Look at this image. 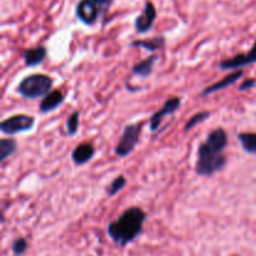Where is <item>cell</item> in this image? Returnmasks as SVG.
I'll use <instances>...</instances> for the list:
<instances>
[{"label":"cell","instance_id":"obj_1","mask_svg":"<svg viewBox=\"0 0 256 256\" xmlns=\"http://www.w3.org/2000/svg\"><path fill=\"white\" fill-rule=\"evenodd\" d=\"M228 144V132L222 128H216L210 132L205 142H202L198 149L195 172L199 176L210 178L222 172L228 162L226 155L224 154Z\"/></svg>","mask_w":256,"mask_h":256},{"label":"cell","instance_id":"obj_2","mask_svg":"<svg viewBox=\"0 0 256 256\" xmlns=\"http://www.w3.org/2000/svg\"><path fill=\"white\" fill-rule=\"evenodd\" d=\"M146 212L138 206L128 208L114 222L108 225V234L110 239L122 246L134 242L142 232Z\"/></svg>","mask_w":256,"mask_h":256},{"label":"cell","instance_id":"obj_3","mask_svg":"<svg viewBox=\"0 0 256 256\" xmlns=\"http://www.w3.org/2000/svg\"><path fill=\"white\" fill-rule=\"evenodd\" d=\"M54 79L45 74H32L25 76L18 85L16 92L25 99L35 100L45 98L52 92Z\"/></svg>","mask_w":256,"mask_h":256},{"label":"cell","instance_id":"obj_4","mask_svg":"<svg viewBox=\"0 0 256 256\" xmlns=\"http://www.w3.org/2000/svg\"><path fill=\"white\" fill-rule=\"evenodd\" d=\"M142 128H144V122H132V124H128L122 130V134L120 136L119 142H118L116 146H115V155L122 159L129 156L136 145L139 144L140 135H142Z\"/></svg>","mask_w":256,"mask_h":256},{"label":"cell","instance_id":"obj_5","mask_svg":"<svg viewBox=\"0 0 256 256\" xmlns=\"http://www.w3.org/2000/svg\"><path fill=\"white\" fill-rule=\"evenodd\" d=\"M35 126V118L26 114H16L6 118L0 122V130L4 135H12L28 132Z\"/></svg>","mask_w":256,"mask_h":256},{"label":"cell","instance_id":"obj_6","mask_svg":"<svg viewBox=\"0 0 256 256\" xmlns=\"http://www.w3.org/2000/svg\"><path fill=\"white\" fill-rule=\"evenodd\" d=\"M180 105H182V99H180L179 96L169 98V99L164 102V105H162L156 112H154V114L152 115V118H150V132H156V130H159L162 120L166 116H169V115H172L174 112H176L178 110H179Z\"/></svg>","mask_w":256,"mask_h":256},{"label":"cell","instance_id":"obj_7","mask_svg":"<svg viewBox=\"0 0 256 256\" xmlns=\"http://www.w3.org/2000/svg\"><path fill=\"white\" fill-rule=\"evenodd\" d=\"M256 62V42L252 45V49L248 52H240V54L234 55L232 58L220 62L219 68L222 70H230V69H242V68L248 66V65L255 64Z\"/></svg>","mask_w":256,"mask_h":256},{"label":"cell","instance_id":"obj_8","mask_svg":"<svg viewBox=\"0 0 256 256\" xmlns=\"http://www.w3.org/2000/svg\"><path fill=\"white\" fill-rule=\"evenodd\" d=\"M155 19H156V9H155L154 4L152 2H148L142 14L135 19V29L139 34H145V32L152 29Z\"/></svg>","mask_w":256,"mask_h":256},{"label":"cell","instance_id":"obj_9","mask_svg":"<svg viewBox=\"0 0 256 256\" xmlns=\"http://www.w3.org/2000/svg\"><path fill=\"white\" fill-rule=\"evenodd\" d=\"M102 14L99 8L90 0H82L76 6L78 19L85 25H92Z\"/></svg>","mask_w":256,"mask_h":256},{"label":"cell","instance_id":"obj_10","mask_svg":"<svg viewBox=\"0 0 256 256\" xmlns=\"http://www.w3.org/2000/svg\"><path fill=\"white\" fill-rule=\"evenodd\" d=\"M242 75H244V72H242V70H235V72H230V74H228L225 78L220 79L219 82H214V84L210 85V86L205 88L200 95H202V98H205V96H209V95L212 94H215V92H222V90L226 89V88L232 86V85H234L235 82H239V80L242 78Z\"/></svg>","mask_w":256,"mask_h":256},{"label":"cell","instance_id":"obj_11","mask_svg":"<svg viewBox=\"0 0 256 256\" xmlns=\"http://www.w3.org/2000/svg\"><path fill=\"white\" fill-rule=\"evenodd\" d=\"M95 155V146L92 142H82L72 152V160L75 165L82 166L88 164Z\"/></svg>","mask_w":256,"mask_h":256},{"label":"cell","instance_id":"obj_12","mask_svg":"<svg viewBox=\"0 0 256 256\" xmlns=\"http://www.w3.org/2000/svg\"><path fill=\"white\" fill-rule=\"evenodd\" d=\"M64 92H62L60 90H52L46 96L42 98L39 104V112L42 114H49V112L56 110L64 102Z\"/></svg>","mask_w":256,"mask_h":256},{"label":"cell","instance_id":"obj_13","mask_svg":"<svg viewBox=\"0 0 256 256\" xmlns=\"http://www.w3.org/2000/svg\"><path fill=\"white\" fill-rule=\"evenodd\" d=\"M48 56V49L42 45H38L35 48H29V49L22 52V59L24 64L28 68H35L42 64Z\"/></svg>","mask_w":256,"mask_h":256},{"label":"cell","instance_id":"obj_14","mask_svg":"<svg viewBox=\"0 0 256 256\" xmlns=\"http://www.w3.org/2000/svg\"><path fill=\"white\" fill-rule=\"evenodd\" d=\"M158 60H159V56H158L156 54L150 55V56L145 58L142 62H138L136 64L132 65V72L135 76L146 79V78H149L150 75L152 74V72H154L155 64L158 62Z\"/></svg>","mask_w":256,"mask_h":256},{"label":"cell","instance_id":"obj_15","mask_svg":"<svg viewBox=\"0 0 256 256\" xmlns=\"http://www.w3.org/2000/svg\"><path fill=\"white\" fill-rule=\"evenodd\" d=\"M132 48H142L148 52H156V50L162 49L165 46V38L164 36H154L150 39L144 40H134L132 42Z\"/></svg>","mask_w":256,"mask_h":256},{"label":"cell","instance_id":"obj_16","mask_svg":"<svg viewBox=\"0 0 256 256\" xmlns=\"http://www.w3.org/2000/svg\"><path fill=\"white\" fill-rule=\"evenodd\" d=\"M238 140L245 152L256 156V132H240L238 134Z\"/></svg>","mask_w":256,"mask_h":256},{"label":"cell","instance_id":"obj_17","mask_svg":"<svg viewBox=\"0 0 256 256\" xmlns=\"http://www.w3.org/2000/svg\"><path fill=\"white\" fill-rule=\"evenodd\" d=\"M18 149V142L14 139L2 138L0 140V162H4L8 158L12 156Z\"/></svg>","mask_w":256,"mask_h":256},{"label":"cell","instance_id":"obj_18","mask_svg":"<svg viewBox=\"0 0 256 256\" xmlns=\"http://www.w3.org/2000/svg\"><path fill=\"white\" fill-rule=\"evenodd\" d=\"M126 182H128L126 178H125L124 175H118V176L115 178V179L112 180L109 185H108V188H106L108 196L109 198L115 196L118 192H120L122 189H124L125 185H126Z\"/></svg>","mask_w":256,"mask_h":256},{"label":"cell","instance_id":"obj_19","mask_svg":"<svg viewBox=\"0 0 256 256\" xmlns=\"http://www.w3.org/2000/svg\"><path fill=\"white\" fill-rule=\"evenodd\" d=\"M210 115H212V112H206V110H205V112H196V114L192 115V116L188 120L186 124H185L184 132H188L189 130L194 129V128L196 126V125H199L200 122H206V120L209 119Z\"/></svg>","mask_w":256,"mask_h":256},{"label":"cell","instance_id":"obj_20","mask_svg":"<svg viewBox=\"0 0 256 256\" xmlns=\"http://www.w3.org/2000/svg\"><path fill=\"white\" fill-rule=\"evenodd\" d=\"M79 122H80V112L78 110L72 112L66 119V134L69 136H75L79 132Z\"/></svg>","mask_w":256,"mask_h":256},{"label":"cell","instance_id":"obj_21","mask_svg":"<svg viewBox=\"0 0 256 256\" xmlns=\"http://www.w3.org/2000/svg\"><path fill=\"white\" fill-rule=\"evenodd\" d=\"M28 242L24 239V238H18L16 240H14L12 245V254L14 255H22L24 254L25 252L28 250Z\"/></svg>","mask_w":256,"mask_h":256},{"label":"cell","instance_id":"obj_22","mask_svg":"<svg viewBox=\"0 0 256 256\" xmlns=\"http://www.w3.org/2000/svg\"><path fill=\"white\" fill-rule=\"evenodd\" d=\"M256 85V79L255 78H249V79H245L244 82L240 84L239 86V90L240 92H246V90L249 89H252Z\"/></svg>","mask_w":256,"mask_h":256},{"label":"cell","instance_id":"obj_23","mask_svg":"<svg viewBox=\"0 0 256 256\" xmlns=\"http://www.w3.org/2000/svg\"><path fill=\"white\" fill-rule=\"evenodd\" d=\"M90 2H94L95 5H96L98 8L100 9V12H105V10L109 8L110 2H112V0H90Z\"/></svg>","mask_w":256,"mask_h":256}]
</instances>
